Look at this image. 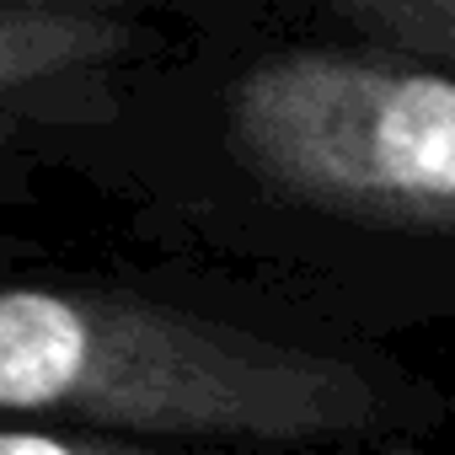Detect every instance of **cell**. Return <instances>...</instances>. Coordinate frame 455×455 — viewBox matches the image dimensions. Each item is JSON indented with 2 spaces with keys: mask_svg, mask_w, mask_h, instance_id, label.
<instances>
[{
  "mask_svg": "<svg viewBox=\"0 0 455 455\" xmlns=\"http://www.w3.org/2000/svg\"><path fill=\"white\" fill-rule=\"evenodd\" d=\"M113 102L38 134L150 268L396 348L455 327V70L332 33L300 0H166Z\"/></svg>",
  "mask_w": 455,
  "mask_h": 455,
  "instance_id": "cell-1",
  "label": "cell"
},
{
  "mask_svg": "<svg viewBox=\"0 0 455 455\" xmlns=\"http://www.w3.org/2000/svg\"><path fill=\"white\" fill-rule=\"evenodd\" d=\"M0 423L220 455L412 450L455 428V391L396 348L0 231Z\"/></svg>",
  "mask_w": 455,
  "mask_h": 455,
  "instance_id": "cell-2",
  "label": "cell"
},
{
  "mask_svg": "<svg viewBox=\"0 0 455 455\" xmlns=\"http://www.w3.org/2000/svg\"><path fill=\"white\" fill-rule=\"evenodd\" d=\"M166 33L172 12L145 0H0V118L33 140L92 124Z\"/></svg>",
  "mask_w": 455,
  "mask_h": 455,
  "instance_id": "cell-3",
  "label": "cell"
},
{
  "mask_svg": "<svg viewBox=\"0 0 455 455\" xmlns=\"http://www.w3.org/2000/svg\"><path fill=\"white\" fill-rule=\"evenodd\" d=\"M306 17L455 70V0H300Z\"/></svg>",
  "mask_w": 455,
  "mask_h": 455,
  "instance_id": "cell-4",
  "label": "cell"
},
{
  "mask_svg": "<svg viewBox=\"0 0 455 455\" xmlns=\"http://www.w3.org/2000/svg\"><path fill=\"white\" fill-rule=\"evenodd\" d=\"M0 455H220V450H172V444H134V439H108V434H76V428L0 423Z\"/></svg>",
  "mask_w": 455,
  "mask_h": 455,
  "instance_id": "cell-5",
  "label": "cell"
},
{
  "mask_svg": "<svg viewBox=\"0 0 455 455\" xmlns=\"http://www.w3.org/2000/svg\"><path fill=\"white\" fill-rule=\"evenodd\" d=\"M38 166H33V129L0 118V214H12L38 198Z\"/></svg>",
  "mask_w": 455,
  "mask_h": 455,
  "instance_id": "cell-6",
  "label": "cell"
},
{
  "mask_svg": "<svg viewBox=\"0 0 455 455\" xmlns=\"http://www.w3.org/2000/svg\"><path fill=\"white\" fill-rule=\"evenodd\" d=\"M306 455H439L434 444H412V450H306Z\"/></svg>",
  "mask_w": 455,
  "mask_h": 455,
  "instance_id": "cell-7",
  "label": "cell"
}]
</instances>
